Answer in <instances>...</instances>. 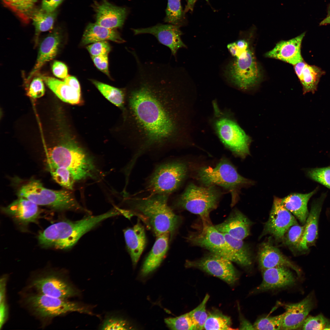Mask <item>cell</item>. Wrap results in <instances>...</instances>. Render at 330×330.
Returning a JSON list of instances; mask_svg holds the SVG:
<instances>
[{"label":"cell","mask_w":330,"mask_h":330,"mask_svg":"<svg viewBox=\"0 0 330 330\" xmlns=\"http://www.w3.org/2000/svg\"><path fill=\"white\" fill-rule=\"evenodd\" d=\"M70 191L48 189L45 187L39 180L32 179L20 188L17 195L19 197L30 200L38 205L46 206L58 210H71L89 213V211L78 203Z\"/></svg>","instance_id":"obj_7"},{"label":"cell","mask_w":330,"mask_h":330,"mask_svg":"<svg viewBox=\"0 0 330 330\" xmlns=\"http://www.w3.org/2000/svg\"><path fill=\"white\" fill-rule=\"evenodd\" d=\"M61 41L60 34L55 30L45 38L41 43L36 63L28 79H30L47 62L56 56Z\"/></svg>","instance_id":"obj_27"},{"label":"cell","mask_w":330,"mask_h":330,"mask_svg":"<svg viewBox=\"0 0 330 330\" xmlns=\"http://www.w3.org/2000/svg\"><path fill=\"white\" fill-rule=\"evenodd\" d=\"M189 171L185 161L170 158L156 165L147 178L144 191L148 194H160L170 196L180 188Z\"/></svg>","instance_id":"obj_6"},{"label":"cell","mask_w":330,"mask_h":330,"mask_svg":"<svg viewBox=\"0 0 330 330\" xmlns=\"http://www.w3.org/2000/svg\"><path fill=\"white\" fill-rule=\"evenodd\" d=\"M240 322V329H255L253 325L244 318H241Z\"/></svg>","instance_id":"obj_57"},{"label":"cell","mask_w":330,"mask_h":330,"mask_svg":"<svg viewBox=\"0 0 330 330\" xmlns=\"http://www.w3.org/2000/svg\"><path fill=\"white\" fill-rule=\"evenodd\" d=\"M43 81L40 77L34 79L30 84L27 95L34 98H39L43 96L45 91Z\"/></svg>","instance_id":"obj_46"},{"label":"cell","mask_w":330,"mask_h":330,"mask_svg":"<svg viewBox=\"0 0 330 330\" xmlns=\"http://www.w3.org/2000/svg\"><path fill=\"white\" fill-rule=\"evenodd\" d=\"M317 188L306 193H293L281 199L284 207L303 224H305L309 212L307 204L310 199L317 192Z\"/></svg>","instance_id":"obj_26"},{"label":"cell","mask_w":330,"mask_h":330,"mask_svg":"<svg viewBox=\"0 0 330 330\" xmlns=\"http://www.w3.org/2000/svg\"><path fill=\"white\" fill-rule=\"evenodd\" d=\"M111 217L107 212L90 215L77 221H64L51 225L38 236L40 244L46 248L60 249L69 248L84 234L103 221Z\"/></svg>","instance_id":"obj_3"},{"label":"cell","mask_w":330,"mask_h":330,"mask_svg":"<svg viewBox=\"0 0 330 330\" xmlns=\"http://www.w3.org/2000/svg\"><path fill=\"white\" fill-rule=\"evenodd\" d=\"M330 24V14H327L326 17L319 24L320 26Z\"/></svg>","instance_id":"obj_60"},{"label":"cell","mask_w":330,"mask_h":330,"mask_svg":"<svg viewBox=\"0 0 330 330\" xmlns=\"http://www.w3.org/2000/svg\"><path fill=\"white\" fill-rule=\"evenodd\" d=\"M311 298L308 296L296 303L284 305V313L281 329L294 330L301 327L313 307Z\"/></svg>","instance_id":"obj_22"},{"label":"cell","mask_w":330,"mask_h":330,"mask_svg":"<svg viewBox=\"0 0 330 330\" xmlns=\"http://www.w3.org/2000/svg\"><path fill=\"white\" fill-rule=\"evenodd\" d=\"M196 179L205 186L218 185L229 191L232 196L231 206L236 203L240 189L254 182L240 175L227 159H222L215 167L204 166L196 171Z\"/></svg>","instance_id":"obj_9"},{"label":"cell","mask_w":330,"mask_h":330,"mask_svg":"<svg viewBox=\"0 0 330 330\" xmlns=\"http://www.w3.org/2000/svg\"><path fill=\"white\" fill-rule=\"evenodd\" d=\"M325 73L320 68L307 64L304 67L299 79L302 85L303 94L317 91L321 77Z\"/></svg>","instance_id":"obj_31"},{"label":"cell","mask_w":330,"mask_h":330,"mask_svg":"<svg viewBox=\"0 0 330 330\" xmlns=\"http://www.w3.org/2000/svg\"><path fill=\"white\" fill-rule=\"evenodd\" d=\"M227 48L232 55L235 57L239 56L242 52L245 50L240 49L236 42L229 44L227 46Z\"/></svg>","instance_id":"obj_54"},{"label":"cell","mask_w":330,"mask_h":330,"mask_svg":"<svg viewBox=\"0 0 330 330\" xmlns=\"http://www.w3.org/2000/svg\"><path fill=\"white\" fill-rule=\"evenodd\" d=\"M7 276L2 277L0 280V303L6 302V291Z\"/></svg>","instance_id":"obj_53"},{"label":"cell","mask_w":330,"mask_h":330,"mask_svg":"<svg viewBox=\"0 0 330 330\" xmlns=\"http://www.w3.org/2000/svg\"><path fill=\"white\" fill-rule=\"evenodd\" d=\"M165 322L172 330H194L189 312L176 317L166 318Z\"/></svg>","instance_id":"obj_40"},{"label":"cell","mask_w":330,"mask_h":330,"mask_svg":"<svg viewBox=\"0 0 330 330\" xmlns=\"http://www.w3.org/2000/svg\"><path fill=\"white\" fill-rule=\"evenodd\" d=\"M307 64L303 60L294 66L295 71L299 79L300 78L303 69Z\"/></svg>","instance_id":"obj_56"},{"label":"cell","mask_w":330,"mask_h":330,"mask_svg":"<svg viewBox=\"0 0 330 330\" xmlns=\"http://www.w3.org/2000/svg\"><path fill=\"white\" fill-rule=\"evenodd\" d=\"M57 15L56 10L51 12H46L41 8L34 9L31 15V19L35 29L37 36L42 32L48 31L53 28Z\"/></svg>","instance_id":"obj_32"},{"label":"cell","mask_w":330,"mask_h":330,"mask_svg":"<svg viewBox=\"0 0 330 330\" xmlns=\"http://www.w3.org/2000/svg\"><path fill=\"white\" fill-rule=\"evenodd\" d=\"M8 310L6 302L0 303V328L3 326L8 317Z\"/></svg>","instance_id":"obj_51"},{"label":"cell","mask_w":330,"mask_h":330,"mask_svg":"<svg viewBox=\"0 0 330 330\" xmlns=\"http://www.w3.org/2000/svg\"><path fill=\"white\" fill-rule=\"evenodd\" d=\"M170 235L168 233H165L157 237L152 249L143 264L141 270L142 275H147L160 265L168 250Z\"/></svg>","instance_id":"obj_28"},{"label":"cell","mask_w":330,"mask_h":330,"mask_svg":"<svg viewBox=\"0 0 330 330\" xmlns=\"http://www.w3.org/2000/svg\"><path fill=\"white\" fill-rule=\"evenodd\" d=\"M185 266L200 269L217 277L229 284L237 279L236 270L232 262L218 255L211 253L199 259L187 260Z\"/></svg>","instance_id":"obj_13"},{"label":"cell","mask_w":330,"mask_h":330,"mask_svg":"<svg viewBox=\"0 0 330 330\" xmlns=\"http://www.w3.org/2000/svg\"><path fill=\"white\" fill-rule=\"evenodd\" d=\"M106 40H110L118 43L125 42L119 34L113 29L104 27L96 23H90L84 32L82 44L84 45Z\"/></svg>","instance_id":"obj_29"},{"label":"cell","mask_w":330,"mask_h":330,"mask_svg":"<svg viewBox=\"0 0 330 330\" xmlns=\"http://www.w3.org/2000/svg\"><path fill=\"white\" fill-rule=\"evenodd\" d=\"M230 317L218 310H214L208 314L204 326L206 330H232Z\"/></svg>","instance_id":"obj_37"},{"label":"cell","mask_w":330,"mask_h":330,"mask_svg":"<svg viewBox=\"0 0 330 330\" xmlns=\"http://www.w3.org/2000/svg\"><path fill=\"white\" fill-rule=\"evenodd\" d=\"M95 65L100 71L109 76L108 55L91 56Z\"/></svg>","instance_id":"obj_48"},{"label":"cell","mask_w":330,"mask_h":330,"mask_svg":"<svg viewBox=\"0 0 330 330\" xmlns=\"http://www.w3.org/2000/svg\"><path fill=\"white\" fill-rule=\"evenodd\" d=\"M52 70L53 74L58 78L64 79L68 76L67 67L61 62L55 61L53 64Z\"/></svg>","instance_id":"obj_49"},{"label":"cell","mask_w":330,"mask_h":330,"mask_svg":"<svg viewBox=\"0 0 330 330\" xmlns=\"http://www.w3.org/2000/svg\"><path fill=\"white\" fill-rule=\"evenodd\" d=\"M95 10L96 23L111 29L122 27L128 13L125 8L115 6L106 0L96 4Z\"/></svg>","instance_id":"obj_20"},{"label":"cell","mask_w":330,"mask_h":330,"mask_svg":"<svg viewBox=\"0 0 330 330\" xmlns=\"http://www.w3.org/2000/svg\"><path fill=\"white\" fill-rule=\"evenodd\" d=\"M215 186H199L191 183L173 201V206L199 215L202 223H211L210 213L217 207L221 195Z\"/></svg>","instance_id":"obj_8"},{"label":"cell","mask_w":330,"mask_h":330,"mask_svg":"<svg viewBox=\"0 0 330 330\" xmlns=\"http://www.w3.org/2000/svg\"><path fill=\"white\" fill-rule=\"evenodd\" d=\"M290 269L278 266L262 270V281L254 291L262 292L293 285L295 278Z\"/></svg>","instance_id":"obj_19"},{"label":"cell","mask_w":330,"mask_h":330,"mask_svg":"<svg viewBox=\"0 0 330 330\" xmlns=\"http://www.w3.org/2000/svg\"><path fill=\"white\" fill-rule=\"evenodd\" d=\"M48 168L54 180L65 189L69 190L73 189L75 182L70 170L62 167H53Z\"/></svg>","instance_id":"obj_38"},{"label":"cell","mask_w":330,"mask_h":330,"mask_svg":"<svg viewBox=\"0 0 330 330\" xmlns=\"http://www.w3.org/2000/svg\"><path fill=\"white\" fill-rule=\"evenodd\" d=\"M208 316V314L206 312L205 307L199 319L196 330H202L204 329V326Z\"/></svg>","instance_id":"obj_55"},{"label":"cell","mask_w":330,"mask_h":330,"mask_svg":"<svg viewBox=\"0 0 330 330\" xmlns=\"http://www.w3.org/2000/svg\"><path fill=\"white\" fill-rule=\"evenodd\" d=\"M125 197L131 215L138 216L157 237L165 233L172 235L179 225L181 218L168 204L169 196L154 194Z\"/></svg>","instance_id":"obj_2"},{"label":"cell","mask_w":330,"mask_h":330,"mask_svg":"<svg viewBox=\"0 0 330 330\" xmlns=\"http://www.w3.org/2000/svg\"><path fill=\"white\" fill-rule=\"evenodd\" d=\"M197 0H186L187 3L184 10L185 14L188 11L192 12L195 3ZM208 2V0H206Z\"/></svg>","instance_id":"obj_58"},{"label":"cell","mask_w":330,"mask_h":330,"mask_svg":"<svg viewBox=\"0 0 330 330\" xmlns=\"http://www.w3.org/2000/svg\"><path fill=\"white\" fill-rule=\"evenodd\" d=\"M281 201V199L274 197L265 228V232L272 235L277 240L284 238L289 228L298 224L294 216L284 207Z\"/></svg>","instance_id":"obj_16"},{"label":"cell","mask_w":330,"mask_h":330,"mask_svg":"<svg viewBox=\"0 0 330 330\" xmlns=\"http://www.w3.org/2000/svg\"><path fill=\"white\" fill-rule=\"evenodd\" d=\"M4 4L14 12L24 22L31 19L37 0H2Z\"/></svg>","instance_id":"obj_34"},{"label":"cell","mask_w":330,"mask_h":330,"mask_svg":"<svg viewBox=\"0 0 330 330\" xmlns=\"http://www.w3.org/2000/svg\"><path fill=\"white\" fill-rule=\"evenodd\" d=\"M40 77L48 87L63 101L73 105L80 102L81 93L64 81L50 76L41 75Z\"/></svg>","instance_id":"obj_30"},{"label":"cell","mask_w":330,"mask_h":330,"mask_svg":"<svg viewBox=\"0 0 330 330\" xmlns=\"http://www.w3.org/2000/svg\"><path fill=\"white\" fill-rule=\"evenodd\" d=\"M3 211L20 222L27 224L35 222L39 213L38 205L30 200L21 197L14 201Z\"/></svg>","instance_id":"obj_24"},{"label":"cell","mask_w":330,"mask_h":330,"mask_svg":"<svg viewBox=\"0 0 330 330\" xmlns=\"http://www.w3.org/2000/svg\"><path fill=\"white\" fill-rule=\"evenodd\" d=\"M180 28L170 24H158L149 27L132 30L134 35L145 34L153 35L160 43L168 47L171 54L176 58L178 50L186 47L181 38L182 33Z\"/></svg>","instance_id":"obj_15"},{"label":"cell","mask_w":330,"mask_h":330,"mask_svg":"<svg viewBox=\"0 0 330 330\" xmlns=\"http://www.w3.org/2000/svg\"><path fill=\"white\" fill-rule=\"evenodd\" d=\"M326 196V193H323L313 201L304 224L305 229L302 237L297 248L298 250L306 251L315 244L317 238L319 217Z\"/></svg>","instance_id":"obj_17"},{"label":"cell","mask_w":330,"mask_h":330,"mask_svg":"<svg viewBox=\"0 0 330 330\" xmlns=\"http://www.w3.org/2000/svg\"><path fill=\"white\" fill-rule=\"evenodd\" d=\"M136 63L127 97L133 165L143 156L186 145L192 132V98L185 92L177 69L169 63Z\"/></svg>","instance_id":"obj_1"},{"label":"cell","mask_w":330,"mask_h":330,"mask_svg":"<svg viewBox=\"0 0 330 330\" xmlns=\"http://www.w3.org/2000/svg\"><path fill=\"white\" fill-rule=\"evenodd\" d=\"M304 229V225L301 226L297 224L291 226L284 237L286 245L297 248L302 237Z\"/></svg>","instance_id":"obj_43"},{"label":"cell","mask_w":330,"mask_h":330,"mask_svg":"<svg viewBox=\"0 0 330 330\" xmlns=\"http://www.w3.org/2000/svg\"><path fill=\"white\" fill-rule=\"evenodd\" d=\"M251 225L249 220L243 213L235 210L224 222L214 226L222 233L243 240L249 235Z\"/></svg>","instance_id":"obj_23"},{"label":"cell","mask_w":330,"mask_h":330,"mask_svg":"<svg viewBox=\"0 0 330 330\" xmlns=\"http://www.w3.org/2000/svg\"><path fill=\"white\" fill-rule=\"evenodd\" d=\"M223 234L235 254L237 264L243 266L250 265L252 263L251 254L243 240L234 238L227 234Z\"/></svg>","instance_id":"obj_33"},{"label":"cell","mask_w":330,"mask_h":330,"mask_svg":"<svg viewBox=\"0 0 330 330\" xmlns=\"http://www.w3.org/2000/svg\"><path fill=\"white\" fill-rule=\"evenodd\" d=\"M212 104L213 113L210 122L215 134L233 154L245 158L250 154V137L239 125L232 112L222 109L216 100H213Z\"/></svg>","instance_id":"obj_5"},{"label":"cell","mask_w":330,"mask_h":330,"mask_svg":"<svg viewBox=\"0 0 330 330\" xmlns=\"http://www.w3.org/2000/svg\"><path fill=\"white\" fill-rule=\"evenodd\" d=\"M226 72L231 82L243 90L256 86L261 77L254 54L249 47L230 62Z\"/></svg>","instance_id":"obj_10"},{"label":"cell","mask_w":330,"mask_h":330,"mask_svg":"<svg viewBox=\"0 0 330 330\" xmlns=\"http://www.w3.org/2000/svg\"><path fill=\"white\" fill-rule=\"evenodd\" d=\"M202 224L200 230L187 237L188 241L193 245L204 248L211 253L237 263L235 254L223 233L218 230L211 223Z\"/></svg>","instance_id":"obj_12"},{"label":"cell","mask_w":330,"mask_h":330,"mask_svg":"<svg viewBox=\"0 0 330 330\" xmlns=\"http://www.w3.org/2000/svg\"><path fill=\"white\" fill-rule=\"evenodd\" d=\"M164 21L180 27L184 25L186 19L182 10L180 0H167Z\"/></svg>","instance_id":"obj_35"},{"label":"cell","mask_w":330,"mask_h":330,"mask_svg":"<svg viewBox=\"0 0 330 330\" xmlns=\"http://www.w3.org/2000/svg\"><path fill=\"white\" fill-rule=\"evenodd\" d=\"M25 302L35 315L43 318H53L72 312L90 313L77 303L38 293L28 296Z\"/></svg>","instance_id":"obj_11"},{"label":"cell","mask_w":330,"mask_h":330,"mask_svg":"<svg viewBox=\"0 0 330 330\" xmlns=\"http://www.w3.org/2000/svg\"><path fill=\"white\" fill-rule=\"evenodd\" d=\"M304 330H330V322L321 314L307 317L301 327Z\"/></svg>","instance_id":"obj_42"},{"label":"cell","mask_w":330,"mask_h":330,"mask_svg":"<svg viewBox=\"0 0 330 330\" xmlns=\"http://www.w3.org/2000/svg\"><path fill=\"white\" fill-rule=\"evenodd\" d=\"M258 259L262 270L278 266H285L292 269L298 274L299 268L288 258L283 255L277 248L270 242L263 243L259 248Z\"/></svg>","instance_id":"obj_21"},{"label":"cell","mask_w":330,"mask_h":330,"mask_svg":"<svg viewBox=\"0 0 330 330\" xmlns=\"http://www.w3.org/2000/svg\"><path fill=\"white\" fill-rule=\"evenodd\" d=\"M236 42L238 48L241 50H246L249 47L248 42L244 40H239Z\"/></svg>","instance_id":"obj_59"},{"label":"cell","mask_w":330,"mask_h":330,"mask_svg":"<svg viewBox=\"0 0 330 330\" xmlns=\"http://www.w3.org/2000/svg\"><path fill=\"white\" fill-rule=\"evenodd\" d=\"M92 82L108 101L118 107H123L125 95L123 90L95 80H92Z\"/></svg>","instance_id":"obj_36"},{"label":"cell","mask_w":330,"mask_h":330,"mask_svg":"<svg viewBox=\"0 0 330 330\" xmlns=\"http://www.w3.org/2000/svg\"><path fill=\"white\" fill-rule=\"evenodd\" d=\"M31 286L38 293L55 298L67 299L77 294L73 287L56 271H49L36 277Z\"/></svg>","instance_id":"obj_14"},{"label":"cell","mask_w":330,"mask_h":330,"mask_svg":"<svg viewBox=\"0 0 330 330\" xmlns=\"http://www.w3.org/2000/svg\"><path fill=\"white\" fill-rule=\"evenodd\" d=\"M127 250L132 263L136 265L146 245V239L143 226L139 222L124 231Z\"/></svg>","instance_id":"obj_25"},{"label":"cell","mask_w":330,"mask_h":330,"mask_svg":"<svg viewBox=\"0 0 330 330\" xmlns=\"http://www.w3.org/2000/svg\"><path fill=\"white\" fill-rule=\"evenodd\" d=\"M46 157L48 167L66 168L75 182L95 179L98 172L92 157L73 141H65L49 149Z\"/></svg>","instance_id":"obj_4"},{"label":"cell","mask_w":330,"mask_h":330,"mask_svg":"<svg viewBox=\"0 0 330 330\" xmlns=\"http://www.w3.org/2000/svg\"><path fill=\"white\" fill-rule=\"evenodd\" d=\"M86 48L91 56L108 55L111 50L109 43L106 41L92 43L87 46Z\"/></svg>","instance_id":"obj_45"},{"label":"cell","mask_w":330,"mask_h":330,"mask_svg":"<svg viewBox=\"0 0 330 330\" xmlns=\"http://www.w3.org/2000/svg\"><path fill=\"white\" fill-rule=\"evenodd\" d=\"M63 0H42L41 8L49 12L56 10L57 8L61 3Z\"/></svg>","instance_id":"obj_50"},{"label":"cell","mask_w":330,"mask_h":330,"mask_svg":"<svg viewBox=\"0 0 330 330\" xmlns=\"http://www.w3.org/2000/svg\"><path fill=\"white\" fill-rule=\"evenodd\" d=\"M284 313L273 317H266L258 319L253 325L255 330L281 329Z\"/></svg>","instance_id":"obj_39"},{"label":"cell","mask_w":330,"mask_h":330,"mask_svg":"<svg viewBox=\"0 0 330 330\" xmlns=\"http://www.w3.org/2000/svg\"><path fill=\"white\" fill-rule=\"evenodd\" d=\"M102 330H125L128 328L125 321L114 316H109L104 320L101 326Z\"/></svg>","instance_id":"obj_44"},{"label":"cell","mask_w":330,"mask_h":330,"mask_svg":"<svg viewBox=\"0 0 330 330\" xmlns=\"http://www.w3.org/2000/svg\"><path fill=\"white\" fill-rule=\"evenodd\" d=\"M209 298V295L207 294L202 302L196 308L189 313L192 320L194 327V330H196L198 321L204 309Z\"/></svg>","instance_id":"obj_47"},{"label":"cell","mask_w":330,"mask_h":330,"mask_svg":"<svg viewBox=\"0 0 330 330\" xmlns=\"http://www.w3.org/2000/svg\"><path fill=\"white\" fill-rule=\"evenodd\" d=\"M307 174L311 179L330 189V166L310 169Z\"/></svg>","instance_id":"obj_41"},{"label":"cell","mask_w":330,"mask_h":330,"mask_svg":"<svg viewBox=\"0 0 330 330\" xmlns=\"http://www.w3.org/2000/svg\"><path fill=\"white\" fill-rule=\"evenodd\" d=\"M305 35L304 32L290 40L278 42L273 49L265 54V56L295 65L304 60L301 53V46Z\"/></svg>","instance_id":"obj_18"},{"label":"cell","mask_w":330,"mask_h":330,"mask_svg":"<svg viewBox=\"0 0 330 330\" xmlns=\"http://www.w3.org/2000/svg\"><path fill=\"white\" fill-rule=\"evenodd\" d=\"M327 14H330V4L328 6V7Z\"/></svg>","instance_id":"obj_61"},{"label":"cell","mask_w":330,"mask_h":330,"mask_svg":"<svg viewBox=\"0 0 330 330\" xmlns=\"http://www.w3.org/2000/svg\"><path fill=\"white\" fill-rule=\"evenodd\" d=\"M64 82L78 92L81 93L80 87L77 79L72 76H68L64 79Z\"/></svg>","instance_id":"obj_52"}]
</instances>
